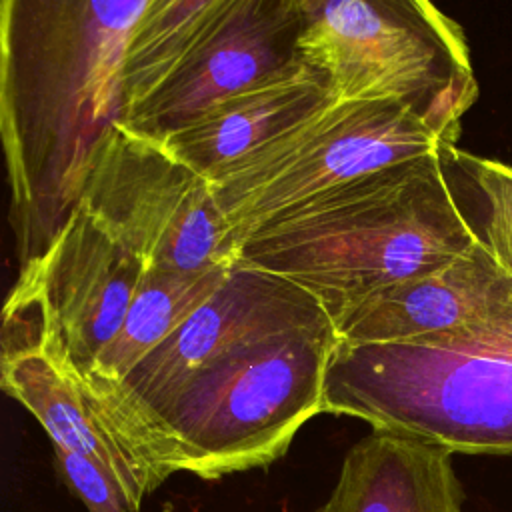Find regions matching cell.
I'll list each match as a JSON object with an SVG mask.
<instances>
[{
    "label": "cell",
    "mask_w": 512,
    "mask_h": 512,
    "mask_svg": "<svg viewBox=\"0 0 512 512\" xmlns=\"http://www.w3.org/2000/svg\"><path fill=\"white\" fill-rule=\"evenodd\" d=\"M322 412L450 454H512V302L428 340L338 342Z\"/></svg>",
    "instance_id": "277c9868"
},
{
    "label": "cell",
    "mask_w": 512,
    "mask_h": 512,
    "mask_svg": "<svg viewBox=\"0 0 512 512\" xmlns=\"http://www.w3.org/2000/svg\"><path fill=\"white\" fill-rule=\"evenodd\" d=\"M510 302L512 278L480 242L438 270L354 302L332 322L344 344L418 342L480 324Z\"/></svg>",
    "instance_id": "7c38bea8"
},
{
    "label": "cell",
    "mask_w": 512,
    "mask_h": 512,
    "mask_svg": "<svg viewBox=\"0 0 512 512\" xmlns=\"http://www.w3.org/2000/svg\"><path fill=\"white\" fill-rule=\"evenodd\" d=\"M314 512H462V488L448 450L372 430L346 452Z\"/></svg>",
    "instance_id": "5bb4252c"
},
{
    "label": "cell",
    "mask_w": 512,
    "mask_h": 512,
    "mask_svg": "<svg viewBox=\"0 0 512 512\" xmlns=\"http://www.w3.org/2000/svg\"><path fill=\"white\" fill-rule=\"evenodd\" d=\"M334 322L244 344L210 362L152 408L128 450L158 488L174 472L204 480L264 468L322 412Z\"/></svg>",
    "instance_id": "3957f363"
},
{
    "label": "cell",
    "mask_w": 512,
    "mask_h": 512,
    "mask_svg": "<svg viewBox=\"0 0 512 512\" xmlns=\"http://www.w3.org/2000/svg\"><path fill=\"white\" fill-rule=\"evenodd\" d=\"M58 468L66 484L82 500L88 512H140L120 480L98 462L54 446Z\"/></svg>",
    "instance_id": "ac0fdd59"
},
{
    "label": "cell",
    "mask_w": 512,
    "mask_h": 512,
    "mask_svg": "<svg viewBox=\"0 0 512 512\" xmlns=\"http://www.w3.org/2000/svg\"><path fill=\"white\" fill-rule=\"evenodd\" d=\"M454 162L470 176L486 204L480 232L494 262L512 278V164L452 150Z\"/></svg>",
    "instance_id": "e0dca14e"
},
{
    "label": "cell",
    "mask_w": 512,
    "mask_h": 512,
    "mask_svg": "<svg viewBox=\"0 0 512 512\" xmlns=\"http://www.w3.org/2000/svg\"><path fill=\"white\" fill-rule=\"evenodd\" d=\"M20 274L34 284L62 354L86 378L118 334L146 266L76 206L46 252Z\"/></svg>",
    "instance_id": "8fae6325"
},
{
    "label": "cell",
    "mask_w": 512,
    "mask_h": 512,
    "mask_svg": "<svg viewBox=\"0 0 512 512\" xmlns=\"http://www.w3.org/2000/svg\"><path fill=\"white\" fill-rule=\"evenodd\" d=\"M230 4L232 0H148L126 52L120 122L164 82Z\"/></svg>",
    "instance_id": "2e32d148"
},
{
    "label": "cell",
    "mask_w": 512,
    "mask_h": 512,
    "mask_svg": "<svg viewBox=\"0 0 512 512\" xmlns=\"http://www.w3.org/2000/svg\"><path fill=\"white\" fill-rule=\"evenodd\" d=\"M230 268L218 266L204 272L146 270L118 334L96 358L90 374L82 378L86 390L100 394L118 384L220 288Z\"/></svg>",
    "instance_id": "9a60e30c"
},
{
    "label": "cell",
    "mask_w": 512,
    "mask_h": 512,
    "mask_svg": "<svg viewBox=\"0 0 512 512\" xmlns=\"http://www.w3.org/2000/svg\"><path fill=\"white\" fill-rule=\"evenodd\" d=\"M450 150L374 170L294 206L240 246V262L306 288L332 318L450 264L482 242L450 186Z\"/></svg>",
    "instance_id": "7a4b0ae2"
},
{
    "label": "cell",
    "mask_w": 512,
    "mask_h": 512,
    "mask_svg": "<svg viewBox=\"0 0 512 512\" xmlns=\"http://www.w3.org/2000/svg\"><path fill=\"white\" fill-rule=\"evenodd\" d=\"M148 0H2L0 130L20 264L76 208L122 118L128 44Z\"/></svg>",
    "instance_id": "6da1fadb"
},
{
    "label": "cell",
    "mask_w": 512,
    "mask_h": 512,
    "mask_svg": "<svg viewBox=\"0 0 512 512\" xmlns=\"http://www.w3.org/2000/svg\"><path fill=\"white\" fill-rule=\"evenodd\" d=\"M454 146L404 104L332 96L210 184L240 260V246L294 206L374 170Z\"/></svg>",
    "instance_id": "8992f818"
},
{
    "label": "cell",
    "mask_w": 512,
    "mask_h": 512,
    "mask_svg": "<svg viewBox=\"0 0 512 512\" xmlns=\"http://www.w3.org/2000/svg\"><path fill=\"white\" fill-rule=\"evenodd\" d=\"M328 98L332 92L324 74L302 62L214 104L158 142L210 180Z\"/></svg>",
    "instance_id": "4fadbf2b"
},
{
    "label": "cell",
    "mask_w": 512,
    "mask_h": 512,
    "mask_svg": "<svg viewBox=\"0 0 512 512\" xmlns=\"http://www.w3.org/2000/svg\"><path fill=\"white\" fill-rule=\"evenodd\" d=\"M76 206L146 270L204 272L238 262L210 180L120 122L96 148Z\"/></svg>",
    "instance_id": "52a82bcc"
},
{
    "label": "cell",
    "mask_w": 512,
    "mask_h": 512,
    "mask_svg": "<svg viewBox=\"0 0 512 512\" xmlns=\"http://www.w3.org/2000/svg\"><path fill=\"white\" fill-rule=\"evenodd\" d=\"M330 322V312L306 288L238 260L220 288L118 384L88 394L128 450L134 426L210 362L244 344Z\"/></svg>",
    "instance_id": "ba28073f"
},
{
    "label": "cell",
    "mask_w": 512,
    "mask_h": 512,
    "mask_svg": "<svg viewBox=\"0 0 512 512\" xmlns=\"http://www.w3.org/2000/svg\"><path fill=\"white\" fill-rule=\"evenodd\" d=\"M0 386L42 424L54 446L104 466L142 508L152 492L148 480L100 418L80 374L56 344L42 300L26 274L18 276L4 306Z\"/></svg>",
    "instance_id": "30bf717a"
},
{
    "label": "cell",
    "mask_w": 512,
    "mask_h": 512,
    "mask_svg": "<svg viewBox=\"0 0 512 512\" xmlns=\"http://www.w3.org/2000/svg\"><path fill=\"white\" fill-rule=\"evenodd\" d=\"M298 56L336 100H390L450 144L478 84L462 28L432 0H298Z\"/></svg>",
    "instance_id": "5b68a950"
},
{
    "label": "cell",
    "mask_w": 512,
    "mask_h": 512,
    "mask_svg": "<svg viewBox=\"0 0 512 512\" xmlns=\"http://www.w3.org/2000/svg\"><path fill=\"white\" fill-rule=\"evenodd\" d=\"M298 0H232L164 82L120 124L162 140L214 104L298 64Z\"/></svg>",
    "instance_id": "9c48e42d"
}]
</instances>
